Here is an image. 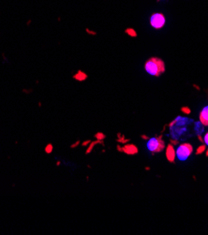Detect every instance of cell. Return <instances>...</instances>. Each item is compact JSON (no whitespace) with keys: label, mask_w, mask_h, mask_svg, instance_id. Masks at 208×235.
Here are the masks:
<instances>
[{"label":"cell","mask_w":208,"mask_h":235,"mask_svg":"<svg viewBox=\"0 0 208 235\" xmlns=\"http://www.w3.org/2000/svg\"><path fill=\"white\" fill-rule=\"evenodd\" d=\"M74 78L78 81H84V80L86 79L87 76L85 72H82V71H78V72L74 75Z\"/></svg>","instance_id":"cell-7"},{"label":"cell","mask_w":208,"mask_h":235,"mask_svg":"<svg viewBox=\"0 0 208 235\" xmlns=\"http://www.w3.org/2000/svg\"><path fill=\"white\" fill-rule=\"evenodd\" d=\"M203 150H204V146H202V147H200L199 149H198V154H200L201 152H203Z\"/></svg>","instance_id":"cell-12"},{"label":"cell","mask_w":208,"mask_h":235,"mask_svg":"<svg viewBox=\"0 0 208 235\" xmlns=\"http://www.w3.org/2000/svg\"><path fill=\"white\" fill-rule=\"evenodd\" d=\"M147 148L149 149V151L153 153H159L163 151V149L165 148V144L161 139V136L150 139L147 142Z\"/></svg>","instance_id":"cell-2"},{"label":"cell","mask_w":208,"mask_h":235,"mask_svg":"<svg viewBox=\"0 0 208 235\" xmlns=\"http://www.w3.org/2000/svg\"><path fill=\"white\" fill-rule=\"evenodd\" d=\"M206 155H208V150H207V153H206Z\"/></svg>","instance_id":"cell-14"},{"label":"cell","mask_w":208,"mask_h":235,"mask_svg":"<svg viewBox=\"0 0 208 235\" xmlns=\"http://www.w3.org/2000/svg\"><path fill=\"white\" fill-rule=\"evenodd\" d=\"M145 71L154 77H159L165 72V63L158 57H151L144 64Z\"/></svg>","instance_id":"cell-1"},{"label":"cell","mask_w":208,"mask_h":235,"mask_svg":"<svg viewBox=\"0 0 208 235\" xmlns=\"http://www.w3.org/2000/svg\"><path fill=\"white\" fill-rule=\"evenodd\" d=\"M126 33L128 35H129L130 37H136L137 36V33L134 29H132V28H128V29H126Z\"/></svg>","instance_id":"cell-8"},{"label":"cell","mask_w":208,"mask_h":235,"mask_svg":"<svg viewBox=\"0 0 208 235\" xmlns=\"http://www.w3.org/2000/svg\"><path fill=\"white\" fill-rule=\"evenodd\" d=\"M193 152V147L190 144H182L176 150V156L180 160H186Z\"/></svg>","instance_id":"cell-4"},{"label":"cell","mask_w":208,"mask_h":235,"mask_svg":"<svg viewBox=\"0 0 208 235\" xmlns=\"http://www.w3.org/2000/svg\"><path fill=\"white\" fill-rule=\"evenodd\" d=\"M165 23H166V18L163 13L156 12L152 14L150 17V25L155 29H161L165 25Z\"/></svg>","instance_id":"cell-3"},{"label":"cell","mask_w":208,"mask_h":235,"mask_svg":"<svg viewBox=\"0 0 208 235\" xmlns=\"http://www.w3.org/2000/svg\"><path fill=\"white\" fill-rule=\"evenodd\" d=\"M53 145L52 144H47L46 145V147H45V152L47 153V154H50V153H52V151H53Z\"/></svg>","instance_id":"cell-10"},{"label":"cell","mask_w":208,"mask_h":235,"mask_svg":"<svg viewBox=\"0 0 208 235\" xmlns=\"http://www.w3.org/2000/svg\"><path fill=\"white\" fill-rule=\"evenodd\" d=\"M173 149H172V147L170 145L169 146V148H168V158H169V159L170 160H172V161H173Z\"/></svg>","instance_id":"cell-9"},{"label":"cell","mask_w":208,"mask_h":235,"mask_svg":"<svg viewBox=\"0 0 208 235\" xmlns=\"http://www.w3.org/2000/svg\"><path fill=\"white\" fill-rule=\"evenodd\" d=\"M123 150L126 152L127 154H129V155H132V154L137 153V148H136L134 145H131V144L125 146V147L123 148Z\"/></svg>","instance_id":"cell-6"},{"label":"cell","mask_w":208,"mask_h":235,"mask_svg":"<svg viewBox=\"0 0 208 235\" xmlns=\"http://www.w3.org/2000/svg\"><path fill=\"white\" fill-rule=\"evenodd\" d=\"M204 142H205L206 145H208V132L206 133V135L204 136Z\"/></svg>","instance_id":"cell-11"},{"label":"cell","mask_w":208,"mask_h":235,"mask_svg":"<svg viewBox=\"0 0 208 235\" xmlns=\"http://www.w3.org/2000/svg\"><path fill=\"white\" fill-rule=\"evenodd\" d=\"M103 137H104V136H103L102 134H98V138H99V139H102Z\"/></svg>","instance_id":"cell-13"},{"label":"cell","mask_w":208,"mask_h":235,"mask_svg":"<svg viewBox=\"0 0 208 235\" xmlns=\"http://www.w3.org/2000/svg\"><path fill=\"white\" fill-rule=\"evenodd\" d=\"M200 121L204 126H208V106H205L200 113Z\"/></svg>","instance_id":"cell-5"}]
</instances>
